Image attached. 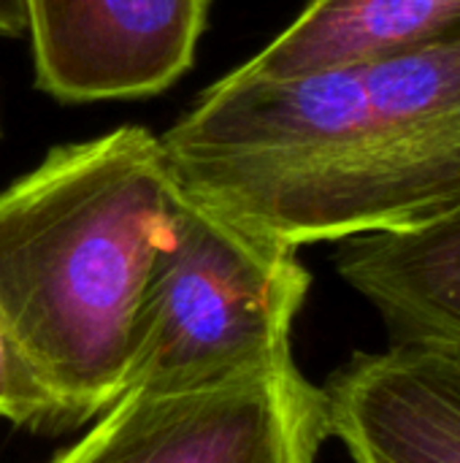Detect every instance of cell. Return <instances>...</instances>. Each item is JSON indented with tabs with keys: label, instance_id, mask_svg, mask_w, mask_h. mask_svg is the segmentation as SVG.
I'll return each mask as SVG.
<instances>
[{
	"label": "cell",
	"instance_id": "4",
	"mask_svg": "<svg viewBox=\"0 0 460 463\" xmlns=\"http://www.w3.org/2000/svg\"><path fill=\"white\" fill-rule=\"evenodd\" d=\"M325 439L323 385L285 361L195 388H127L49 463H317Z\"/></svg>",
	"mask_w": 460,
	"mask_h": 463
},
{
	"label": "cell",
	"instance_id": "3",
	"mask_svg": "<svg viewBox=\"0 0 460 463\" xmlns=\"http://www.w3.org/2000/svg\"><path fill=\"white\" fill-rule=\"evenodd\" d=\"M355 68L358 128L298 247L418 228L460 206V38Z\"/></svg>",
	"mask_w": 460,
	"mask_h": 463
},
{
	"label": "cell",
	"instance_id": "10",
	"mask_svg": "<svg viewBox=\"0 0 460 463\" xmlns=\"http://www.w3.org/2000/svg\"><path fill=\"white\" fill-rule=\"evenodd\" d=\"M24 33V11L22 0H0V35L16 38Z\"/></svg>",
	"mask_w": 460,
	"mask_h": 463
},
{
	"label": "cell",
	"instance_id": "2",
	"mask_svg": "<svg viewBox=\"0 0 460 463\" xmlns=\"http://www.w3.org/2000/svg\"><path fill=\"white\" fill-rule=\"evenodd\" d=\"M309 285L298 250L252 236L176 190L125 391L195 388L293 361Z\"/></svg>",
	"mask_w": 460,
	"mask_h": 463
},
{
	"label": "cell",
	"instance_id": "9",
	"mask_svg": "<svg viewBox=\"0 0 460 463\" xmlns=\"http://www.w3.org/2000/svg\"><path fill=\"white\" fill-rule=\"evenodd\" d=\"M0 418L22 429L70 426L60 396L49 388L27 350L0 315Z\"/></svg>",
	"mask_w": 460,
	"mask_h": 463
},
{
	"label": "cell",
	"instance_id": "6",
	"mask_svg": "<svg viewBox=\"0 0 460 463\" xmlns=\"http://www.w3.org/2000/svg\"><path fill=\"white\" fill-rule=\"evenodd\" d=\"M331 437L352 463H460V353L388 345L323 385Z\"/></svg>",
	"mask_w": 460,
	"mask_h": 463
},
{
	"label": "cell",
	"instance_id": "5",
	"mask_svg": "<svg viewBox=\"0 0 460 463\" xmlns=\"http://www.w3.org/2000/svg\"><path fill=\"white\" fill-rule=\"evenodd\" d=\"M211 0H22L35 84L60 103L165 92L195 62Z\"/></svg>",
	"mask_w": 460,
	"mask_h": 463
},
{
	"label": "cell",
	"instance_id": "1",
	"mask_svg": "<svg viewBox=\"0 0 460 463\" xmlns=\"http://www.w3.org/2000/svg\"><path fill=\"white\" fill-rule=\"evenodd\" d=\"M174 198L160 136L144 125L54 146L0 190V315L70 426L127 385Z\"/></svg>",
	"mask_w": 460,
	"mask_h": 463
},
{
	"label": "cell",
	"instance_id": "7",
	"mask_svg": "<svg viewBox=\"0 0 460 463\" xmlns=\"http://www.w3.org/2000/svg\"><path fill=\"white\" fill-rule=\"evenodd\" d=\"M336 244V274L374 307L388 345L460 353V206L418 228Z\"/></svg>",
	"mask_w": 460,
	"mask_h": 463
},
{
	"label": "cell",
	"instance_id": "8",
	"mask_svg": "<svg viewBox=\"0 0 460 463\" xmlns=\"http://www.w3.org/2000/svg\"><path fill=\"white\" fill-rule=\"evenodd\" d=\"M460 38V0H309L252 60L260 76H301L434 49Z\"/></svg>",
	"mask_w": 460,
	"mask_h": 463
},
{
	"label": "cell",
	"instance_id": "11",
	"mask_svg": "<svg viewBox=\"0 0 460 463\" xmlns=\"http://www.w3.org/2000/svg\"><path fill=\"white\" fill-rule=\"evenodd\" d=\"M5 133V119H3V95H0V138Z\"/></svg>",
	"mask_w": 460,
	"mask_h": 463
}]
</instances>
